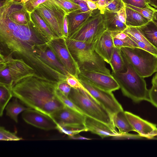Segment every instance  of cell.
<instances>
[{
	"mask_svg": "<svg viewBox=\"0 0 157 157\" xmlns=\"http://www.w3.org/2000/svg\"><path fill=\"white\" fill-rule=\"evenodd\" d=\"M84 0V1H87L88 0Z\"/></svg>",
	"mask_w": 157,
	"mask_h": 157,
	"instance_id": "obj_52",
	"label": "cell"
},
{
	"mask_svg": "<svg viewBox=\"0 0 157 157\" xmlns=\"http://www.w3.org/2000/svg\"><path fill=\"white\" fill-rule=\"evenodd\" d=\"M49 40L31 21L26 25L11 20L0 9V53L22 59L41 77L58 82L66 80V76L56 70L42 57V52Z\"/></svg>",
	"mask_w": 157,
	"mask_h": 157,
	"instance_id": "obj_1",
	"label": "cell"
},
{
	"mask_svg": "<svg viewBox=\"0 0 157 157\" xmlns=\"http://www.w3.org/2000/svg\"><path fill=\"white\" fill-rule=\"evenodd\" d=\"M138 28L150 43L157 49V27L151 21Z\"/></svg>",
	"mask_w": 157,
	"mask_h": 157,
	"instance_id": "obj_27",
	"label": "cell"
},
{
	"mask_svg": "<svg viewBox=\"0 0 157 157\" xmlns=\"http://www.w3.org/2000/svg\"><path fill=\"white\" fill-rule=\"evenodd\" d=\"M79 80L86 90L107 110L112 117L117 112L124 110L112 92L103 90L84 81Z\"/></svg>",
	"mask_w": 157,
	"mask_h": 157,
	"instance_id": "obj_11",
	"label": "cell"
},
{
	"mask_svg": "<svg viewBox=\"0 0 157 157\" xmlns=\"http://www.w3.org/2000/svg\"><path fill=\"white\" fill-rule=\"evenodd\" d=\"M43 59L51 66L65 75L69 73L60 62L56 54L48 46L42 52Z\"/></svg>",
	"mask_w": 157,
	"mask_h": 157,
	"instance_id": "obj_22",
	"label": "cell"
},
{
	"mask_svg": "<svg viewBox=\"0 0 157 157\" xmlns=\"http://www.w3.org/2000/svg\"><path fill=\"white\" fill-rule=\"evenodd\" d=\"M124 58L137 73L144 78L151 76L157 72V56L137 47L121 48Z\"/></svg>",
	"mask_w": 157,
	"mask_h": 157,
	"instance_id": "obj_6",
	"label": "cell"
},
{
	"mask_svg": "<svg viewBox=\"0 0 157 157\" xmlns=\"http://www.w3.org/2000/svg\"><path fill=\"white\" fill-rule=\"evenodd\" d=\"M86 1L87 3L88 8L90 10H93L98 8L96 3L90 0Z\"/></svg>",
	"mask_w": 157,
	"mask_h": 157,
	"instance_id": "obj_46",
	"label": "cell"
},
{
	"mask_svg": "<svg viewBox=\"0 0 157 157\" xmlns=\"http://www.w3.org/2000/svg\"><path fill=\"white\" fill-rule=\"evenodd\" d=\"M68 48L80 72L95 71L111 75L106 62L94 49L92 44L65 38Z\"/></svg>",
	"mask_w": 157,
	"mask_h": 157,
	"instance_id": "obj_3",
	"label": "cell"
},
{
	"mask_svg": "<svg viewBox=\"0 0 157 157\" xmlns=\"http://www.w3.org/2000/svg\"><path fill=\"white\" fill-rule=\"evenodd\" d=\"M106 0H98L96 3L98 8L100 10L102 14H103L105 10Z\"/></svg>",
	"mask_w": 157,
	"mask_h": 157,
	"instance_id": "obj_43",
	"label": "cell"
},
{
	"mask_svg": "<svg viewBox=\"0 0 157 157\" xmlns=\"http://www.w3.org/2000/svg\"><path fill=\"white\" fill-rule=\"evenodd\" d=\"M122 1L125 4L139 8H144L150 6L146 0H122Z\"/></svg>",
	"mask_w": 157,
	"mask_h": 157,
	"instance_id": "obj_38",
	"label": "cell"
},
{
	"mask_svg": "<svg viewBox=\"0 0 157 157\" xmlns=\"http://www.w3.org/2000/svg\"><path fill=\"white\" fill-rule=\"evenodd\" d=\"M21 102L19 99L14 97L12 101L8 103L5 108L6 115L17 123L18 122V115L22 112L31 109L26 106H24Z\"/></svg>",
	"mask_w": 157,
	"mask_h": 157,
	"instance_id": "obj_25",
	"label": "cell"
},
{
	"mask_svg": "<svg viewBox=\"0 0 157 157\" xmlns=\"http://www.w3.org/2000/svg\"><path fill=\"white\" fill-rule=\"evenodd\" d=\"M77 78L105 91L112 92L120 89L117 81L112 75L95 71H83L79 73Z\"/></svg>",
	"mask_w": 157,
	"mask_h": 157,
	"instance_id": "obj_12",
	"label": "cell"
},
{
	"mask_svg": "<svg viewBox=\"0 0 157 157\" xmlns=\"http://www.w3.org/2000/svg\"><path fill=\"white\" fill-rule=\"evenodd\" d=\"M127 26L138 27L144 25L150 21L138 11L125 6Z\"/></svg>",
	"mask_w": 157,
	"mask_h": 157,
	"instance_id": "obj_23",
	"label": "cell"
},
{
	"mask_svg": "<svg viewBox=\"0 0 157 157\" xmlns=\"http://www.w3.org/2000/svg\"><path fill=\"white\" fill-rule=\"evenodd\" d=\"M103 15L106 29L110 32L124 31L127 28L126 24L119 20L117 12L105 10Z\"/></svg>",
	"mask_w": 157,
	"mask_h": 157,
	"instance_id": "obj_20",
	"label": "cell"
},
{
	"mask_svg": "<svg viewBox=\"0 0 157 157\" xmlns=\"http://www.w3.org/2000/svg\"><path fill=\"white\" fill-rule=\"evenodd\" d=\"M92 44L97 54L109 64L115 47L111 32L107 29Z\"/></svg>",
	"mask_w": 157,
	"mask_h": 157,
	"instance_id": "obj_16",
	"label": "cell"
},
{
	"mask_svg": "<svg viewBox=\"0 0 157 157\" xmlns=\"http://www.w3.org/2000/svg\"><path fill=\"white\" fill-rule=\"evenodd\" d=\"M92 11L90 10L82 12L74 11L66 14L68 25V37L88 18Z\"/></svg>",
	"mask_w": 157,
	"mask_h": 157,
	"instance_id": "obj_19",
	"label": "cell"
},
{
	"mask_svg": "<svg viewBox=\"0 0 157 157\" xmlns=\"http://www.w3.org/2000/svg\"><path fill=\"white\" fill-rule=\"evenodd\" d=\"M48 0H29L24 4V7L31 13L38 6Z\"/></svg>",
	"mask_w": 157,
	"mask_h": 157,
	"instance_id": "obj_37",
	"label": "cell"
},
{
	"mask_svg": "<svg viewBox=\"0 0 157 157\" xmlns=\"http://www.w3.org/2000/svg\"><path fill=\"white\" fill-rule=\"evenodd\" d=\"M58 82L44 78L34 73L13 82V97L28 107L51 117L65 105L56 94Z\"/></svg>",
	"mask_w": 157,
	"mask_h": 157,
	"instance_id": "obj_2",
	"label": "cell"
},
{
	"mask_svg": "<svg viewBox=\"0 0 157 157\" xmlns=\"http://www.w3.org/2000/svg\"><path fill=\"white\" fill-rule=\"evenodd\" d=\"M57 88L62 94L68 97L71 87L66 81H64L58 82Z\"/></svg>",
	"mask_w": 157,
	"mask_h": 157,
	"instance_id": "obj_39",
	"label": "cell"
},
{
	"mask_svg": "<svg viewBox=\"0 0 157 157\" xmlns=\"http://www.w3.org/2000/svg\"><path fill=\"white\" fill-rule=\"evenodd\" d=\"M68 13L80 10L81 8L78 5L71 0H52Z\"/></svg>",
	"mask_w": 157,
	"mask_h": 157,
	"instance_id": "obj_30",
	"label": "cell"
},
{
	"mask_svg": "<svg viewBox=\"0 0 157 157\" xmlns=\"http://www.w3.org/2000/svg\"><path fill=\"white\" fill-rule=\"evenodd\" d=\"M140 48L157 56V49L148 40L138 27L127 26L123 31Z\"/></svg>",
	"mask_w": 157,
	"mask_h": 157,
	"instance_id": "obj_18",
	"label": "cell"
},
{
	"mask_svg": "<svg viewBox=\"0 0 157 157\" xmlns=\"http://www.w3.org/2000/svg\"><path fill=\"white\" fill-rule=\"evenodd\" d=\"M151 21L157 27V9L155 10Z\"/></svg>",
	"mask_w": 157,
	"mask_h": 157,
	"instance_id": "obj_47",
	"label": "cell"
},
{
	"mask_svg": "<svg viewBox=\"0 0 157 157\" xmlns=\"http://www.w3.org/2000/svg\"><path fill=\"white\" fill-rule=\"evenodd\" d=\"M35 10L57 37L64 38L63 25L67 13L62 9L49 0L38 6Z\"/></svg>",
	"mask_w": 157,
	"mask_h": 157,
	"instance_id": "obj_9",
	"label": "cell"
},
{
	"mask_svg": "<svg viewBox=\"0 0 157 157\" xmlns=\"http://www.w3.org/2000/svg\"><path fill=\"white\" fill-rule=\"evenodd\" d=\"M23 139L17 136L15 132H12L3 127H0V140L1 141H18Z\"/></svg>",
	"mask_w": 157,
	"mask_h": 157,
	"instance_id": "obj_33",
	"label": "cell"
},
{
	"mask_svg": "<svg viewBox=\"0 0 157 157\" xmlns=\"http://www.w3.org/2000/svg\"><path fill=\"white\" fill-rule=\"evenodd\" d=\"M84 124L88 131L99 136L102 139L117 136L120 134L115 128L87 116Z\"/></svg>",
	"mask_w": 157,
	"mask_h": 157,
	"instance_id": "obj_17",
	"label": "cell"
},
{
	"mask_svg": "<svg viewBox=\"0 0 157 157\" xmlns=\"http://www.w3.org/2000/svg\"><path fill=\"white\" fill-rule=\"evenodd\" d=\"M106 29L103 14L97 8L92 10L88 18L68 38L91 44Z\"/></svg>",
	"mask_w": 157,
	"mask_h": 157,
	"instance_id": "obj_7",
	"label": "cell"
},
{
	"mask_svg": "<svg viewBox=\"0 0 157 157\" xmlns=\"http://www.w3.org/2000/svg\"><path fill=\"white\" fill-rule=\"evenodd\" d=\"M68 98L85 115L115 128L110 114L84 87L81 89L71 87Z\"/></svg>",
	"mask_w": 157,
	"mask_h": 157,
	"instance_id": "obj_5",
	"label": "cell"
},
{
	"mask_svg": "<svg viewBox=\"0 0 157 157\" xmlns=\"http://www.w3.org/2000/svg\"><path fill=\"white\" fill-rule=\"evenodd\" d=\"M109 64L114 73L124 72L126 68L121 48L115 47Z\"/></svg>",
	"mask_w": 157,
	"mask_h": 157,
	"instance_id": "obj_26",
	"label": "cell"
},
{
	"mask_svg": "<svg viewBox=\"0 0 157 157\" xmlns=\"http://www.w3.org/2000/svg\"><path fill=\"white\" fill-rule=\"evenodd\" d=\"M124 59L126 71L112 72L111 74L117 81L122 94L135 103L143 101L149 102V90L144 78L139 75L132 65Z\"/></svg>",
	"mask_w": 157,
	"mask_h": 157,
	"instance_id": "obj_4",
	"label": "cell"
},
{
	"mask_svg": "<svg viewBox=\"0 0 157 157\" xmlns=\"http://www.w3.org/2000/svg\"><path fill=\"white\" fill-rule=\"evenodd\" d=\"M79 133L73 135L68 136L70 139L76 140H90L91 139L82 136Z\"/></svg>",
	"mask_w": 157,
	"mask_h": 157,
	"instance_id": "obj_45",
	"label": "cell"
},
{
	"mask_svg": "<svg viewBox=\"0 0 157 157\" xmlns=\"http://www.w3.org/2000/svg\"><path fill=\"white\" fill-rule=\"evenodd\" d=\"M48 44L68 72L78 77L80 71L68 48L65 38L57 37L49 40Z\"/></svg>",
	"mask_w": 157,
	"mask_h": 157,
	"instance_id": "obj_10",
	"label": "cell"
},
{
	"mask_svg": "<svg viewBox=\"0 0 157 157\" xmlns=\"http://www.w3.org/2000/svg\"><path fill=\"white\" fill-rule=\"evenodd\" d=\"M57 129L60 132L68 136L73 135L82 132L88 131L85 125H57Z\"/></svg>",
	"mask_w": 157,
	"mask_h": 157,
	"instance_id": "obj_29",
	"label": "cell"
},
{
	"mask_svg": "<svg viewBox=\"0 0 157 157\" xmlns=\"http://www.w3.org/2000/svg\"><path fill=\"white\" fill-rule=\"evenodd\" d=\"M112 117L114 125L118 129L119 133H127L134 131L124 110L117 112Z\"/></svg>",
	"mask_w": 157,
	"mask_h": 157,
	"instance_id": "obj_24",
	"label": "cell"
},
{
	"mask_svg": "<svg viewBox=\"0 0 157 157\" xmlns=\"http://www.w3.org/2000/svg\"><path fill=\"white\" fill-rule=\"evenodd\" d=\"M149 102L157 108V87L154 85L149 90Z\"/></svg>",
	"mask_w": 157,
	"mask_h": 157,
	"instance_id": "obj_40",
	"label": "cell"
},
{
	"mask_svg": "<svg viewBox=\"0 0 157 157\" xmlns=\"http://www.w3.org/2000/svg\"><path fill=\"white\" fill-rule=\"evenodd\" d=\"M113 38L115 47L117 48H121L123 47L139 48L136 44L127 35L125 37L121 39L113 37Z\"/></svg>",
	"mask_w": 157,
	"mask_h": 157,
	"instance_id": "obj_31",
	"label": "cell"
},
{
	"mask_svg": "<svg viewBox=\"0 0 157 157\" xmlns=\"http://www.w3.org/2000/svg\"><path fill=\"white\" fill-rule=\"evenodd\" d=\"M90 0L91 1H92L93 2H94L96 3L98 1V0Z\"/></svg>",
	"mask_w": 157,
	"mask_h": 157,
	"instance_id": "obj_51",
	"label": "cell"
},
{
	"mask_svg": "<svg viewBox=\"0 0 157 157\" xmlns=\"http://www.w3.org/2000/svg\"><path fill=\"white\" fill-rule=\"evenodd\" d=\"M22 117L27 123L45 130L56 129L57 124L49 115L39 111L29 109L23 112Z\"/></svg>",
	"mask_w": 157,
	"mask_h": 157,
	"instance_id": "obj_13",
	"label": "cell"
},
{
	"mask_svg": "<svg viewBox=\"0 0 157 157\" xmlns=\"http://www.w3.org/2000/svg\"><path fill=\"white\" fill-rule=\"evenodd\" d=\"M125 7V4L122 0H106L105 10L118 12Z\"/></svg>",
	"mask_w": 157,
	"mask_h": 157,
	"instance_id": "obj_32",
	"label": "cell"
},
{
	"mask_svg": "<svg viewBox=\"0 0 157 157\" xmlns=\"http://www.w3.org/2000/svg\"><path fill=\"white\" fill-rule=\"evenodd\" d=\"M13 1H17L20 2L25 4L29 0H12Z\"/></svg>",
	"mask_w": 157,
	"mask_h": 157,
	"instance_id": "obj_50",
	"label": "cell"
},
{
	"mask_svg": "<svg viewBox=\"0 0 157 157\" xmlns=\"http://www.w3.org/2000/svg\"><path fill=\"white\" fill-rule=\"evenodd\" d=\"M12 87L9 85L0 83V116L3 114V111L9 101L13 97Z\"/></svg>",
	"mask_w": 157,
	"mask_h": 157,
	"instance_id": "obj_28",
	"label": "cell"
},
{
	"mask_svg": "<svg viewBox=\"0 0 157 157\" xmlns=\"http://www.w3.org/2000/svg\"><path fill=\"white\" fill-rule=\"evenodd\" d=\"M63 34L64 38H67L68 37V25L66 15L65 17L63 25Z\"/></svg>",
	"mask_w": 157,
	"mask_h": 157,
	"instance_id": "obj_44",
	"label": "cell"
},
{
	"mask_svg": "<svg viewBox=\"0 0 157 157\" xmlns=\"http://www.w3.org/2000/svg\"><path fill=\"white\" fill-rule=\"evenodd\" d=\"M119 20L123 23L125 24L126 15L125 7L117 12Z\"/></svg>",
	"mask_w": 157,
	"mask_h": 157,
	"instance_id": "obj_42",
	"label": "cell"
},
{
	"mask_svg": "<svg viewBox=\"0 0 157 157\" xmlns=\"http://www.w3.org/2000/svg\"><path fill=\"white\" fill-rule=\"evenodd\" d=\"M155 75L153 77L151 81L152 85L157 87V72Z\"/></svg>",
	"mask_w": 157,
	"mask_h": 157,
	"instance_id": "obj_49",
	"label": "cell"
},
{
	"mask_svg": "<svg viewBox=\"0 0 157 157\" xmlns=\"http://www.w3.org/2000/svg\"><path fill=\"white\" fill-rule=\"evenodd\" d=\"M79 6L81 8V12L88 11L90 10L88 8L87 3L83 0H71Z\"/></svg>",
	"mask_w": 157,
	"mask_h": 157,
	"instance_id": "obj_41",
	"label": "cell"
},
{
	"mask_svg": "<svg viewBox=\"0 0 157 157\" xmlns=\"http://www.w3.org/2000/svg\"><path fill=\"white\" fill-rule=\"evenodd\" d=\"M147 3L157 9V0H146Z\"/></svg>",
	"mask_w": 157,
	"mask_h": 157,
	"instance_id": "obj_48",
	"label": "cell"
},
{
	"mask_svg": "<svg viewBox=\"0 0 157 157\" xmlns=\"http://www.w3.org/2000/svg\"><path fill=\"white\" fill-rule=\"evenodd\" d=\"M31 21L39 31L49 40L57 37L46 22L34 10L30 14Z\"/></svg>",
	"mask_w": 157,
	"mask_h": 157,
	"instance_id": "obj_21",
	"label": "cell"
},
{
	"mask_svg": "<svg viewBox=\"0 0 157 157\" xmlns=\"http://www.w3.org/2000/svg\"><path fill=\"white\" fill-rule=\"evenodd\" d=\"M36 73L22 59L0 54V83L11 85L13 82L26 75Z\"/></svg>",
	"mask_w": 157,
	"mask_h": 157,
	"instance_id": "obj_8",
	"label": "cell"
},
{
	"mask_svg": "<svg viewBox=\"0 0 157 157\" xmlns=\"http://www.w3.org/2000/svg\"><path fill=\"white\" fill-rule=\"evenodd\" d=\"M66 76L67 82L72 88L75 89H81L84 88L77 77L69 73L67 74Z\"/></svg>",
	"mask_w": 157,
	"mask_h": 157,
	"instance_id": "obj_36",
	"label": "cell"
},
{
	"mask_svg": "<svg viewBox=\"0 0 157 157\" xmlns=\"http://www.w3.org/2000/svg\"><path fill=\"white\" fill-rule=\"evenodd\" d=\"M125 113L134 131L141 137L151 139L157 136L156 125L129 112L125 111Z\"/></svg>",
	"mask_w": 157,
	"mask_h": 157,
	"instance_id": "obj_15",
	"label": "cell"
},
{
	"mask_svg": "<svg viewBox=\"0 0 157 157\" xmlns=\"http://www.w3.org/2000/svg\"><path fill=\"white\" fill-rule=\"evenodd\" d=\"M56 94L65 106L84 115L83 112L67 97L62 94L57 88Z\"/></svg>",
	"mask_w": 157,
	"mask_h": 157,
	"instance_id": "obj_35",
	"label": "cell"
},
{
	"mask_svg": "<svg viewBox=\"0 0 157 157\" xmlns=\"http://www.w3.org/2000/svg\"><path fill=\"white\" fill-rule=\"evenodd\" d=\"M86 116L66 106L51 115L59 126L85 125Z\"/></svg>",
	"mask_w": 157,
	"mask_h": 157,
	"instance_id": "obj_14",
	"label": "cell"
},
{
	"mask_svg": "<svg viewBox=\"0 0 157 157\" xmlns=\"http://www.w3.org/2000/svg\"><path fill=\"white\" fill-rule=\"evenodd\" d=\"M125 5L126 7L138 11L150 21H151L153 14L155 10L151 6L144 8H139L126 4H125Z\"/></svg>",
	"mask_w": 157,
	"mask_h": 157,
	"instance_id": "obj_34",
	"label": "cell"
}]
</instances>
